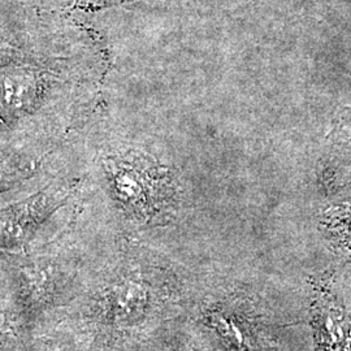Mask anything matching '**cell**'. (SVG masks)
I'll list each match as a JSON object with an SVG mask.
<instances>
[{
    "label": "cell",
    "mask_w": 351,
    "mask_h": 351,
    "mask_svg": "<svg viewBox=\"0 0 351 351\" xmlns=\"http://www.w3.org/2000/svg\"><path fill=\"white\" fill-rule=\"evenodd\" d=\"M206 319L208 326L213 328L233 349L261 351L252 326L242 315L219 307L206 315Z\"/></svg>",
    "instance_id": "obj_2"
},
{
    "label": "cell",
    "mask_w": 351,
    "mask_h": 351,
    "mask_svg": "<svg viewBox=\"0 0 351 351\" xmlns=\"http://www.w3.org/2000/svg\"><path fill=\"white\" fill-rule=\"evenodd\" d=\"M147 303V293L136 282H124L119 285L110 298V314L114 322L126 324L133 323L143 313Z\"/></svg>",
    "instance_id": "obj_3"
},
{
    "label": "cell",
    "mask_w": 351,
    "mask_h": 351,
    "mask_svg": "<svg viewBox=\"0 0 351 351\" xmlns=\"http://www.w3.org/2000/svg\"><path fill=\"white\" fill-rule=\"evenodd\" d=\"M317 351H351V316L326 288H315L311 308Z\"/></svg>",
    "instance_id": "obj_1"
}]
</instances>
